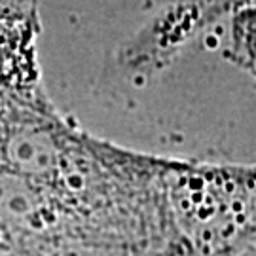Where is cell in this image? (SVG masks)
Wrapping results in <instances>:
<instances>
[{"instance_id": "6da1fadb", "label": "cell", "mask_w": 256, "mask_h": 256, "mask_svg": "<svg viewBox=\"0 0 256 256\" xmlns=\"http://www.w3.org/2000/svg\"><path fill=\"white\" fill-rule=\"evenodd\" d=\"M238 48L245 63L256 72V10L243 14L238 23Z\"/></svg>"}]
</instances>
